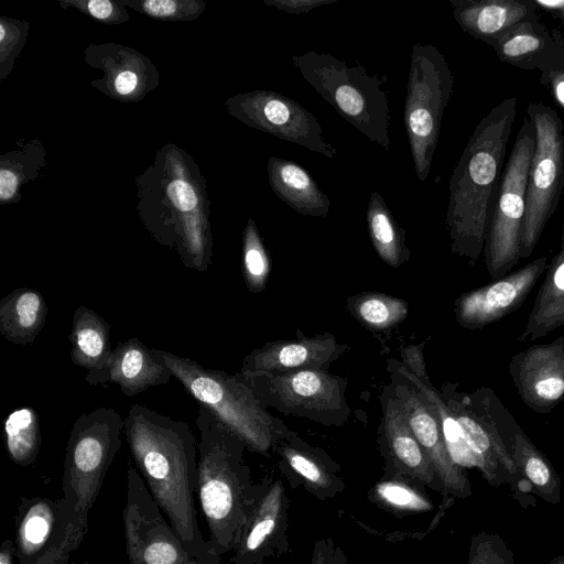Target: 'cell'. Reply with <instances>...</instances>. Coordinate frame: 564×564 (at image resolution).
I'll return each instance as SVG.
<instances>
[{
	"label": "cell",
	"instance_id": "cell-12",
	"mask_svg": "<svg viewBox=\"0 0 564 564\" xmlns=\"http://www.w3.org/2000/svg\"><path fill=\"white\" fill-rule=\"evenodd\" d=\"M122 518L129 564H185L191 557L133 467L127 470Z\"/></svg>",
	"mask_w": 564,
	"mask_h": 564
},
{
	"label": "cell",
	"instance_id": "cell-24",
	"mask_svg": "<svg viewBox=\"0 0 564 564\" xmlns=\"http://www.w3.org/2000/svg\"><path fill=\"white\" fill-rule=\"evenodd\" d=\"M460 29L487 42L538 12L533 0H449Z\"/></svg>",
	"mask_w": 564,
	"mask_h": 564
},
{
	"label": "cell",
	"instance_id": "cell-11",
	"mask_svg": "<svg viewBox=\"0 0 564 564\" xmlns=\"http://www.w3.org/2000/svg\"><path fill=\"white\" fill-rule=\"evenodd\" d=\"M228 112L246 123L327 159L337 156L316 117L293 99L272 90L238 94L225 102Z\"/></svg>",
	"mask_w": 564,
	"mask_h": 564
},
{
	"label": "cell",
	"instance_id": "cell-4",
	"mask_svg": "<svg viewBox=\"0 0 564 564\" xmlns=\"http://www.w3.org/2000/svg\"><path fill=\"white\" fill-rule=\"evenodd\" d=\"M152 354L198 402L241 442L246 449L268 456L286 430L265 410L264 402L241 376L207 369L197 361L160 348Z\"/></svg>",
	"mask_w": 564,
	"mask_h": 564
},
{
	"label": "cell",
	"instance_id": "cell-21",
	"mask_svg": "<svg viewBox=\"0 0 564 564\" xmlns=\"http://www.w3.org/2000/svg\"><path fill=\"white\" fill-rule=\"evenodd\" d=\"M499 59L524 70H541L564 51L536 13L486 42Z\"/></svg>",
	"mask_w": 564,
	"mask_h": 564
},
{
	"label": "cell",
	"instance_id": "cell-29",
	"mask_svg": "<svg viewBox=\"0 0 564 564\" xmlns=\"http://www.w3.org/2000/svg\"><path fill=\"white\" fill-rule=\"evenodd\" d=\"M46 316L47 305L37 290L15 289L0 301V334L15 345L33 343Z\"/></svg>",
	"mask_w": 564,
	"mask_h": 564
},
{
	"label": "cell",
	"instance_id": "cell-34",
	"mask_svg": "<svg viewBox=\"0 0 564 564\" xmlns=\"http://www.w3.org/2000/svg\"><path fill=\"white\" fill-rule=\"evenodd\" d=\"M354 307L362 323L378 330L400 323L408 314V305L404 301L379 293L359 296Z\"/></svg>",
	"mask_w": 564,
	"mask_h": 564
},
{
	"label": "cell",
	"instance_id": "cell-15",
	"mask_svg": "<svg viewBox=\"0 0 564 564\" xmlns=\"http://www.w3.org/2000/svg\"><path fill=\"white\" fill-rule=\"evenodd\" d=\"M546 256L462 294L455 302L457 323L467 329L484 328L522 306L541 275L546 271Z\"/></svg>",
	"mask_w": 564,
	"mask_h": 564
},
{
	"label": "cell",
	"instance_id": "cell-3",
	"mask_svg": "<svg viewBox=\"0 0 564 564\" xmlns=\"http://www.w3.org/2000/svg\"><path fill=\"white\" fill-rule=\"evenodd\" d=\"M197 497L212 546L224 555L235 550L254 497L256 484L245 463V444L205 405L198 404Z\"/></svg>",
	"mask_w": 564,
	"mask_h": 564
},
{
	"label": "cell",
	"instance_id": "cell-23",
	"mask_svg": "<svg viewBox=\"0 0 564 564\" xmlns=\"http://www.w3.org/2000/svg\"><path fill=\"white\" fill-rule=\"evenodd\" d=\"M173 377L139 338L119 343L112 351L107 382L115 383L128 397L144 392L151 387L166 384Z\"/></svg>",
	"mask_w": 564,
	"mask_h": 564
},
{
	"label": "cell",
	"instance_id": "cell-8",
	"mask_svg": "<svg viewBox=\"0 0 564 564\" xmlns=\"http://www.w3.org/2000/svg\"><path fill=\"white\" fill-rule=\"evenodd\" d=\"M534 148L535 128L528 117L503 167L486 235L482 253L492 280L508 274L521 260V229Z\"/></svg>",
	"mask_w": 564,
	"mask_h": 564
},
{
	"label": "cell",
	"instance_id": "cell-18",
	"mask_svg": "<svg viewBox=\"0 0 564 564\" xmlns=\"http://www.w3.org/2000/svg\"><path fill=\"white\" fill-rule=\"evenodd\" d=\"M273 451L280 457L279 468L292 489L302 488L321 501L334 499L344 492L346 485L340 476V467L323 451L310 446L288 431Z\"/></svg>",
	"mask_w": 564,
	"mask_h": 564
},
{
	"label": "cell",
	"instance_id": "cell-43",
	"mask_svg": "<svg viewBox=\"0 0 564 564\" xmlns=\"http://www.w3.org/2000/svg\"><path fill=\"white\" fill-rule=\"evenodd\" d=\"M335 543L330 538H319L315 541L310 564H332Z\"/></svg>",
	"mask_w": 564,
	"mask_h": 564
},
{
	"label": "cell",
	"instance_id": "cell-46",
	"mask_svg": "<svg viewBox=\"0 0 564 564\" xmlns=\"http://www.w3.org/2000/svg\"><path fill=\"white\" fill-rule=\"evenodd\" d=\"M538 10L546 11L554 17L564 8V0H533Z\"/></svg>",
	"mask_w": 564,
	"mask_h": 564
},
{
	"label": "cell",
	"instance_id": "cell-50",
	"mask_svg": "<svg viewBox=\"0 0 564 564\" xmlns=\"http://www.w3.org/2000/svg\"><path fill=\"white\" fill-rule=\"evenodd\" d=\"M555 18L564 22V8L555 15Z\"/></svg>",
	"mask_w": 564,
	"mask_h": 564
},
{
	"label": "cell",
	"instance_id": "cell-36",
	"mask_svg": "<svg viewBox=\"0 0 564 564\" xmlns=\"http://www.w3.org/2000/svg\"><path fill=\"white\" fill-rule=\"evenodd\" d=\"M122 3L152 19L164 21L194 20L205 10V2L193 0H145Z\"/></svg>",
	"mask_w": 564,
	"mask_h": 564
},
{
	"label": "cell",
	"instance_id": "cell-25",
	"mask_svg": "<svg viewBox=\"0 0 564 564\" xmlns=\"http://www.w3.org/2000/svg\"><path fill=\"white\" fill-rule=\"evenodd\" d=\"M98 65H102L106 94L120 100H138L151 89V82L158 83L155 67L143 55L120 45H100Z\"/></svg>",
	"mask_w": 564,
	"mask_h": 564
},
{
	"label": "cell",
	"instance_id": "cell-48",
	"mask_svg": "<svg viewBox=\"0 0 564 564\" xmlns=\"http://www.w3.org/2000/svg\"><path fill=\"white\" fill-rule=\"evenodd\" d=\"M332 564H349L348 557L341 546H335L332 557Z\"/></svg>",
	"mask_w": 564,
	"mask_h": 564
},
{
	"label": "cell",
	"instance_id": "cell-14",
	"mask_svg": "<svg viewBox=\"0 0 564 564\" xmlns=\"http://www.w3.org/2000/svg\"><path fill=\"white\" fill-rule=\"evenodd\" d=\"M246 380L263 402L285 412L324 417L347 410L345 383L322 368L262 373Z\"/></svg>",
	"mask_w": 564,
	"mask_h": 564
},
{
	"label": "cell",
	"instance_id": "cell-38",
	"mask_svg": "<svg viewBox=\"0 0 564 564\" xmlns=\"http://www.w3.org/2000/svg\"><path fill=\"white\" fill-rule=\"evenodd\" d=\"M29 24L2 17L0 19V79L11 72L15 57L25 44Z\"/></svg>",
	"mask_w": 564,
	"mask_h": 564
},
{
	"label": "cell",
	"instance_id": "cell-26",
	"mask_svg": "<svg viewBox=\"0 0 564 564\" xmlns=\"http://www.w3.org/2000/svg\"><path fill=\"white\" fill-rule=\"evenodd\" d=\"M267 171L273 193L292 209L304 216H327L330 199L304 167L293 161L271 156Z\"/></svg>",
	"mask_w": 564,
	"mask_h": 564
},
{
	"label": "cell",
	"instance_id": "cell-45",
	"mask_svg": "<svg viewBox=\"0 0 564 564\" xmlns=\"http://www.w3.org/2000/svg\"><path fill=\"white\" fill-rule=\"evenodd\" d=\"M185 564H231L230 562H225L215 550H212L205 555L202 556H191Z\"/></svg>",
	"mask_w": 564,
	"mask_h": 564
},
{
	"label": "cell",
	"instance_id": "cell-6",
	"mask_svg": "<svg viewBox=\"0 0 564 564\" xmlns=\"http://www.w3.org/2000/svg\"><path fill=\"white\" fill-rule=\"evenodd\" d=\"M123 429V417L115 409L101 406L79 415L69 432L62 476L63 497L87 523L121 446Z\"/></svg>",
	"mask_w": 564,
	"mask_h": 564
},
{
	"label": "cell",
	"instance_id": "cell-13",
	"mask_svg": "<svg viewBox=\"0 0 564 564\" xmlns=\"http://www.w3.org/2000/svg\"><path fill=\"white\" fill-rule=\"evenodd\" d=\"M290 502L282 480L263 478L230 557L231 564H264L290 552Z\"/></svg>",
	"mask_w": 564,
	"mask_h": 564
},
{
	"label": "cell",
	"instance_id": "cell-7",
	"mask_svg": "<svg viewBox=\"0 0 564 564\" xmlns=\"http://www.w3.org/2000/svg\"><path fill=\"white\" fill-rule=\"evenodd\" d=\"M454 76L444 54L432 44L415 43L404 101V126L417 178L430 174Z\"/></svg>",
	"mask_w": 564,
	"mask_h": 564
},
{
	"label": "cell",
	"instance_id": "cell-39",
	"mask_svg": "<svg viewBox=\"0 0 564 564\" xmlns=\"http://www.w3.org/2000/svg\"><path fill=\"white\" fill-rule=\"evenodd\" d=\"M7 156L8 159L2 156L0 169V200L2 204L11 203L19 194L22 183L30 178V174L25 170V162L21 160L22 152H10Z\"/></svg>",
	"mask_w": 564,
	"mask_h": 564
},
{
	"label": "cell",
	"instance_id": "cell-41",
	"mask_svg": "<svg viewBox=\"0 0 564 564\" xmlns=\"http://www.w3.org/2000/svg\"><path fill=\"white\" fill-rule=\"evenodd\" d=\"M540 73V84L549 89L554 102L564 110V51Z\"/></svg>",
	"mask_w": 564,
	"mask_h": 564
},
{
	"label": "cell",
	"instance_id": "cell-5",
	"mask_svg": "<svg viewBox=\"0 0 564 564\" xmlns=\"http://www.w3.org/2000/svg\"><path fill=\"white\" fill-rule=\"evenodd\" d=\"M292 64L341 118L371 142L390 149L386 75H370L358 62L350 66L329 53L314 51L292 56Z\"/></svg>",
	"mask_w": 564,
	"mask_h": 564
},
{
	"label": "cell",
	"instance_id": "cell-37",
	"mask_svg": "<svg viewBox=\"0 0 564 564\" xmlns=\"http://www.w3.org/2000/svg\"><path fill=\"white\" fill-rule=\"evenodd\" d=\"M466 564H514V554L498 533L473 534Z\"/></svg>",
	"mask_w": 564,
	"mask_h": 564
},
{
	"label": "cell",
	"instance_id": "cell-49",
	"mask_svg": "<svg viewBox=\"0 0 564 564\" xmlns=\"http://www.w3.org/2000/svg\"><path fill=\"white\" fill-rule=\"evenodd\" d=\"M550 564H564V555H557L550 560Z\"/></svg>",
	"mask_w": 564,
	"mask_h": 564
},
{
	"label": "cell",
	"instance_id": "cell-47",
	"mask_svg": "<svg viewBox=\"0 0 564 564\" xmlns=\"http://www.w3.org/2000/svg\"><path fill=\"white\" fill-rule=\"evenodd\" d=\"M15 557L14 543L7 539L2 542L0 549V564H14L13 558Z\"/></svg>",
	"mask_w": 564,
	"mask_h": 564
},
{
	"label": "cell",
	"instance_id": "cell-19",
	"mask_svg": "<svg viewBox=\"0 0 564 564\" xmlns=\"http://www.w3.org/2000/svg\"><path fill=\"white\" fill-rule=\"evenodd\" d=\"M382 432L381 449L386 459L383 470L417 479L429 489L443 495V485L431 459L411 430L402 404L394 392L384 406Z\"/></svg>",
	"mask_w": 564,
	"mask_h": 564
},
{
	"label": "cell",
	"instance_id": "cell-28",
	"mask_svg": "<svg viewBox=\"0 0 564 564\" xmlns=\"http://www.w3.org/2000/svg\"><path fill=\"white\" fill-rule=\"evenodd\" d=\"M564 325V248L552 258L534 299L520 343L540 339Z\"/></svg>",
	"mask_w": 564,
	"mask_h": 564
},
{
	"label": "cell",
	"instance_id": "cell-44",
	"mask_svg": "<svg viewBox=\"0 0 564 564\" xmlns=\"http://www.w3.org/2000/svg\"><path fill=\"white\" fill-rule=\"evenodd\" d=\"M403 359L405 365L411 368L412 373H414L416 377L419 376V379H421L422 381H427L421 349L414 346L409 347L403 352Z\"/></svg>",
	"mask_w": 564,
	"mask_h": 564
},
{
	"label": "cell",
	"instance_id": "cell-9",
	"mask_svg": "<svg viewBox=\"0 0 564 564\" xmlns=\"http://www.w3.org/2000/svg\"><path fill=\"white\" fill-rule=\"evenodd\" d=\"M527 112L535 128V148L521 229V260L532 254L564 188L563 121L552 107L542 102L531 101Z\"/></svg>",
	"mask_w": 564,
	"mask_h": 564
},
{
	"label": "cell",
	"instance_id": "cell-27",
	"mask_svg": "<svg viewBox=\"0 0 564 564\" xmlns=\"http://www.w3.org/2000/svg\"><path fill=\"white\" fill-rule=\"evenodd\" d=\"M442 395L457 421L463 438L475 456L484 478L491 486L507 482L490 436L473 409L470 394L458 391L456 384H447Z\"/></svg>",
	"mask_w": 564,
	"mask_h": 564
},
{
	"label": "cell",
	"instance_id": "cell-31",
	"mask_svg": "<svg viewBox=\"0 0 564 564\" xmlns=\"http://www.w3.org/2000/svg\"><path fill=\"white\" fill-rule=\"evenodd\" d=\"M368 232L379 257L398 268L409 256L404 245V230L400 228L383 197L373 191L367 207Z\"/></svg>",
	"mask_w": 564,
	"mask_h": 564
},
{
	"label": "cell",
	"instance_id": "cell-35",
	"mask_svg": "<svg viewBox=\"0 0 564 564\" xmlns=\"http://www.w3.org/2000/svg\"><path fill=\"white\" fill-rule=\"evenodd\" d=\"M242 272L252 292L261 291L270 273V261L259 230L250 218L243 230Z\"/></svg>",
	"mask_w": 564,
	"mask_h": 564
},
{
	"label": "cell",
	"instance_id": "cell-22",
	"mask_svg": "<svg viewBox=\"0 0 564 564\" xmlns=\"http://www.w3.org/2000/svg\"><path fill=\"white\" fill-rule=\"evenodd\" d=\"M70 360L87 370L89 384L107 383L113 348L110 345V325L91 308L78 306L73 315L69 334Z\"/></svg>",
	"mask_w": 564,
	"mask_h": 564
},
{
	"label": "cell",
	"instance_id": "cell-30",
	"mask_svg": "<svg viewBox=\"0 0 564 564\" xmlns=\"http://www.w3.org/2000/svg\"><path fill=\"white\" fill-rule=\"evenodd\" d=\"M366 497L372 505L397 518L426 513L434 509L423 482L394 471L383 470Z\"/></svg>",
	"mask_w": 564,
	"mask_h": 564
},
{
	"label": "cell",
	"instance_id": "cell-20",
	"mask_svg": "<svg viewBox=\"0 0 564 564\" xmlns=\"http://www.w3.org/2000/svg\"><path fill=\"white\" fill-rule=\"evenodd\" d=\"M345 348L330 335L269 343L245 357L240 373L248 379L262 373L323 369Z\"/></svg>",
	"mask_w": 564,
	"mask_h": 564
},
{
	"label": "cell",
	"instance_id": "cell-33",
	"mask_svg": "<svg viewBox=\"0 0 564 564\" xmlns=\"http://www.w3.org/2000/svg\"><path fill=\"white\" fill-rule=\"evenodd\" d=\"M4 442L11 460L19 466H30L40 449V421L31 406L14 409L3 424Z\"/></svg>",
	"mask_w": 564,
	"mask_h": 564
},
{
	"label": "cell",
	"instance_id": "cell-10",
	"mask_svg": "<svg viewBox=\"0 0 564 564\" xmlns=\"http://www.w3.org/2000/svg\"><path fill=\"white\" fill-rule=\"evenodd\" d=\"M14 527L20 564H67L88 531L64 497H20Z\"/></svg>",
	"mask_w": 564,
	"mask_h": 564
},
{
	"label": "cell",
	"instance_id": "cell-2",
	"mask_svg": "<svg viewBox=\"0 0 564 564\" xmlns=\"http://www.w3.org/2000/svg\"><path fill=\"white\" fill-rule=\"evenodd\" d=\"M518 99L509 97L482 117L449 178L446 227L454 253L475 264L484 251Z\"/></svg>",
	"mask_w": 564,
	"mask_h": 564
},
{
	"label": "cell",
	"instance_id": "cell-16",
	"mask_svg": "<svg viewBox=\"0 0 564 564\" xmlns=\"http://www.w3.org/2000/svg\"><path fill=\"white\" fill-rule=\"evenodd\" d=\"M508 370L529 409L540 414L551 412L564 399V335L514 354Z\"/></svg>",
	"mask_w": 564,
	"mask_h": 564
},
{
	"label": "cell",
	"instance_id": "cell-40",
	"mask_svg": "<svg viewBox=\"0 0 564 564\" xmlns=\"http://www.w3.org/2000/svg\"><path fill=\"white\" fill-rule=\"evenodd\" d=\"M64 8L74 7L93 19L106 24H119L129 19L122 1L110 0H65L59 2Z\"/></svg>",
	"mask_w": 564,
	"mask_h": 564
},
{
	"label": "cell",
	"instance_id": "cell-17",
	"mask_svg": "<svg viewBox=\"0 0 564 564\" xmlns=\"http://www.w3.org/2000/svg\"><path fill=\"white\" fill-rule=\"evenodd\" d=\"M394 393L405 412L409 425L431 459L443 485V496L467 498L471 486L464 468L449 454L440 424L414 388L398 386Z\"/></svg>",
	"mask_w": 564,
	"mask_h": 564
},
{
	"label": "cell",
	"instance_id": "cell-32",
	"mask_svg": "<svg viewBox=\"0 0 564 564\" xmlns=\"http://www.w3.org/2000/svg\"><path fill=\"white\" fill-rule=\"evenodd\" d=\"M398 370L412 382L414 389L419 392L425 404L435 415L453 459L460 466L467 465L477 467V460L466 445L458 423L452 414L443 395L403 366H400Z\"/></svg>",
	"mask_w": 564,
	"mask_h": 564
},
{
	"label": "cell",
	"instance_id": "cell-42",
	"mask_svg": "<svg viewBox=\"0 0 564 564\" xmlns=\"http://www.w3.org/2000/svg\"><path fill=\"white\" fill-rule=\"evenodd\" d=\"M336 1L337 0H263L268 7L291 14H304L318 7L327 6Z\"/></svg>",
	"mask_w": 564,
	"mask_h": 564
},
{
	"label": "cell",
	"instance_id": "cell-1",
	"mask_svg": "<svg viewBox=\"0 0 564 564\" xmlns=\"http://www.w3.org/2000/svg\"><path fill=\"white\" fill-rule=\"evenodd\" d=\"M124 435L149 491L191 556L214 550L200 533L195 507L198 481L196 437L186 422L133 404Z\"/></svg>",
	"mask_w": 564,
	"mask_h": 564
},
{
	"label": "cell",
	"instance_id": "cell-51",
	"mask_svg": "<svg viewBox=\"0 0 564 564\" xmlns=\"http://www.w3.org/2000/svg\"><path fill=\"white\" fill-rule=\"evenodd\" d=\"M561 248H564V224H563V229H562V245H561Z\"/></svg>",
	"mask_w": 564,
	"mask_h": 564
}]
</instances>
